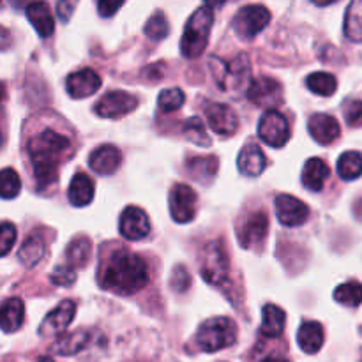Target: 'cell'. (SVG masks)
I'll return each instance as SVG.
<instances>
[{
	"label": "cell",
	"mask_w": 362,
	"mask_h": 362,
	"mask_svg": "<svg viewBox=\"0 0 362 362\" xmlns=\"http://www.w3.org/2000/svg\"><path fill=\"white\" fill-rule=\"evenodd\" d=\"M69 148V138L53 129H45L28 141V154L39 191L55 182L60 161L66 158Z\"/></svg>",
	"instance_id": "cell-1"
},
{
	"label": "cell",
	"mask_w": 362,
	"mask_h": 362,
	"mask_svg": "<svg viewBox=\"0 0 362 362\" xmlns=\"http://www.w3.org/2000/svg\"><path fill=\"white\" fill-rule=\"evenodd\" d=\"M148 281V271L145 262L131 251H117L110 257L108 265L103 272V286L119 293H136Z\"/></svg>",
	"instance_id": "cell-2"
},
{
	"label": "cell",
	"mask_w": 362,
	"mask_h": 362,
	"mask_svg": "<svg viewBox=\"0 0 362 362\" xmlns=\"http://www.w3.org/2000/svg\"><path fill=\"white\" fill-rule=\"evenodd\" d=\"M212 23H214V11L209 4L198 7L187 20L184 35L180 39V52L187 59H197L205 52L211 35Z\"/></svg>",
	"instance_id": "cell-3"
},
{
	"label": "cell",
	"mask_w": 362,
	"mask_h": 362,
	"mask_svg": "<svg viewBox=\"0 0 362 362\" xmlns=\"http://www.w3.org/2000/svg\"><path fill=\"white\" fill-rule=\"evenodd\" d=\"M237 339V325L228 317H216L204 322L197 332V345L204 352H218V350L232 346Z\"/></svg>",
	"instance_id": "cell-4"
},
{
	"label": "cell",
	"mask_w": 362,
	"mask_h": 362,
	"mask_svg": "<svg viewBox=\"0 0 362 362\" xmlns=\"http://www.w3.org/2000/svg\"><path fill=\"white\" fill-rule=\"evenodd\" d=\"M212 76L221 90L228 88H243L251 76V66L246 53H240L232 62H223L219 59L211 60Z\"/></svg>",
	"instance_id": "cell-5"
},
{
	"label": "cell",
	"mask_w": 362,
	"mask_h": 362,
	"mask_svg": "<svg viewBox=\"0 0 362 362\" xmlns=\"http://www.w3.org/2000/svg\"><path fill=\"white\" fill-rule=\"evenodd\" d=\"M230 260L219 240H212L202 251V276L209 285H223L228 281Z\"/></svg>",
	"instance_id": "cell-6"
},
{
	"label": "cell",
	"mask_w": 362,
	"mask_h": 362,
	"mask_svg": "<svg viewBox=\"0 0 362 362\" xmlns=\"http://www.w3.org/2000/svg\"><path fill=\"white\" fill-rule=\"evenodd\" d=\"M269 21H271V13H269L267 7L250 4V6H244L237 11L232 25L239 37L253 39L267 27Z\"/></svg>",
	"instance_id": "cell-7"
},
{
	"label": "cell",
	"mask_w": 362,
	"mask_h": 362,
	"mask_svg": "<svg viewBox=\"0 0 362 362\" xmlns=\"http://www.w3.org/2000/svg\"><path fill=\"white\" fill-rule=\"evenodd\" d=\"M258 136L271 147H283L290 140L288 120L276 110H267L258 122Z\"/></svg>",
	"instance_id": "cell-8"
},
{
	"label": "cell",
	"mask_w": 362,
	"mask_h": 362,
	"mask_svg": "<svg viewBox=\"0 0 362 362\" xmlns=\"http://www.w3.org/2000/svg\"><path fill=\"white\" fill-rule=\"evenodd\" d=\"M197 202L198 197L193 187L187 184H175L170 191V212L173 221L182 225L193 221L197 216Z\"/></svg>",
	"instance_id": "cell-9"
},
{
	"label": "cell",
	"mask_w": 362,
	"mask_h": 362,
	"mask_svg": "<svg viewBox=\"0 0 362 362\" xmlns=\"http://www.w3.org/2000/svg\"><path fill=\"white\" fill-rule=\"evenodd\" d=\"M138 98L124 90H113L103 95L95 105V113L103 119H120L138 108Z\"/></svg>",
	"instance_id": "cell-10"
},
{
	"label": "cell",
	"mask_w": 362,
	"mask_h": 362,
	"mask_svg": "<svg viewBox=\"0 0 362 362\" xmlns=\"http://www.w3.org/2000/svg\"><path fill=\"white\" fill-rule=\"evenodd\" d=\"M247 98L253 105L262 106V108H272V106L281 105L283 88L274 78L260 76L251 81L250 88H247Z\"/></svg>",
	"instance_id": "cell-11"
},
{
	"label": "cell",
	"mask_w": 362,
	"mask_h": 362,
	"mask_svg": "<svg viewBox=\"0 0 362 362\" xmlns=\"http://www.w3.org/2000/svg\"><path fill=\"white\" fill-rule=\"evenodd\" d=\"M276 216L281 225L293 228V226H300L303 223H306V219L310 218V209L304 202L292 194H279L276 198Z\"/></svg>",
	"instance_id": "cell-12"
},
{
	"label": "cell",
	"mask_w": 362,
	"mask_h": 362,
	"mask_svg": "<svg viewBox=\"0 0 362 362\" xmlns=\"http://www.w3.org/2000/svg\"><path fill=\"white\" fill-rule=\"evenodd\" d=\"M119 230L127 240H141L151 233V221L140 207L131 205L120 216Z\"/></svg>",
	"instance_id": "cell-13"
},
{
	"label": "cell",
	"mask_w": 362,
	"mask_h": 362,
	"mask_svg": "<svg viewBox=\"0 0 362 362\" xmlns=\"http://www.w3.org/2000/svg\"><path fill=\"white\" fill-rule=\"evenodd\" d=\"M74 315H76V304L73 300H62L55 310L46 315L39 327V334L46 336V338L60 334L69 327L71 322L74 320Z\"/></svg>",
	"instance_id": "cell-14"
},
{
	"label": "cell",
	"mask_w": 362,
	"mask_h": 362,
	"mask_svg": "<svg viewBox=\"0 0 362 362\" xmlns=\"http://www.w3.org/2000/svg\"><path fill=\"white\" fill-rule=\"evenodd\" d=\"M205 117L212 131L221 136H232L239 127V119L230 106L221 103H211L205 106Z\"/></svg>",
	"instance_id": "cell-15"
},
{
	"label": "cell",
	"mask_w": 362,
	"mask_h": 362,
	"mask_svg": "<svg viewBox=\"0 0 362 362\" xmlns=\"http://www.w3.org/2000/svg\"><path fill=\"white\" fill-rule=\"evenodd\" d=\"M269 232V218L264 212H253L239 228V244L246 250L260 246Z\"/></svg>",
	"instance_id": "cell-16"
},
{
	"label": "cell",
	"mask_w": 362,
	"mask_h": 362,
	"mask_svg": "<svg viewBox=\"0 0 362 362\" xmlns=\"http://www.w3.org/2000/svg\"><path fill=\"white\" fill-rule=\"evenodd\" d=\"M99 87H101V76L94 69H88V67L69 74L66 80L67 94L73 99L88 98V95L95 94Z\"/></svg>",
	"instance_id": "cell-17"
},
{
	"label": "cell",
	"mask_w": 362,
	"mask_h": 362,
	"mask_svg": "<svg viewBox=\"0 0 362 362\" xmlns=\"http://www.w3.org/2000/svg\"><path fill=\"white\" fill-rule=\"evenodd\" d=\"M308 129H310L313 140L318 141L320 145L332 144L341 133L338 120L332 115H327V113H315L310 122H308Z\"/></svg>",
	"instance_id": "cell-18"
},
{
	"label": "cell",
	"mask_w": 362,
	"mask_h": 362,
	"mask_svg": "<svg viewBox=\"0 0 362 362\" xmlns=\"http://www.w3.org/2000/svg\"><path fill=\"white\" fill-rule=\"evenodd\" d=\"M122 163V154L113 145H101L88 158V166L99 175H112Z\"/></svg>",
	"instance_id": "cell-19"
},
{
	"label": "cell",
	"mask_w": 362,
	"mask_h": 362,
	"mask_svg": "<svg viewBox=\"0 0 362 362\" xmlns=\"http://www.w3.org/2000/svg\"><path fill=\"white\" fill-rule=\"evenodd\" d=\"M237 166H239L240 173H244L246 177H258L267 166V159L257 144H247L239 152Z\"/></svg>",
	"instance_id": "cell-20"
},
{
	"label": "cell",
	"mask_w": 362,
	"mask_h": 362,
	"mask_svg": "<svg viewBox=\"0 0 362 362\" xmlns=\"http://www.w3.org/2000/svg\"><path fill=\"white\" fill-rule=\"evenodd\" d=\"M27 18L41 37H49L55 28V20L46 2H32L27 6Z\"/></svg>",
	"instance_id": "cell-21"
},
{
	"label": "cell",
	"mask_w": 362,
	"mask_h": 362,
	"mask_svg": "<svg viewBox=\"0 0 362 362\" xmlns=\"http://www.w3.org/2000/svg\"><path fill=\"white\" fill-rule=\"evenodd\" d=\"M67 198L74 207H85L94 198V182L87 173H76L71 179L69 191H67Z\"/></svg>",
	"instance_id": "cell-22"
},
{
	"label": "cell",
	"mask_w": 362,
	"mask_h": 362,
	"mask_svg": "<svg viewBox=\"0 0 362 362\" xmlns=\"http://www.w3.org/2000/svg\"><path fill=\"white\" fill-rule=\"evenodd\" d=\"M186 170L194 180L202 184H209L218 173V158L214 156H198L186 161Z\"/></svg>",
	"instance_id": "cell-23"
},
{
	"label": "cell",
	"mask_w": 362,
	"mask_h": 362,
	"mask_svg": "<svg viewBox=\"0 0 362 362\" xmlns=\"http://www.w3.org/2000/svg\"><path fill=\"white\" fill-rule=\"evenodd\" d=\"M285 322L286 315L281 308L276 306V304L264 306L260 327L262 336H265V338H278V336H281L283 331H285Z\"/></svg>",
	"instance_id": "cell-24"
},
{
	"label": "cell",
	"mask_w": 362,
	"mask_h": 362,
	"mask_svg": "<svg viewBox=\"0 0 362 362\" xmlns=\"http://www.w3.org/2000/svg\"><path fill=\"white\" fill-rule=\"evenodd\" d=\"M297 343L306 354H317L324 346V327L318 322H306L297 332Z\"/></svg>",
	"instance_id": "cell-25"
},
{
	"label": "cell",
	"mask_w": 362,
	"mask_h": 362,
	"mask_svg": "<svg viewBox=\"0 0 362 362\" xmlns=\"http://www.w3.org/2000/svg\"><path fill=\"white\" fill-rule=\"evenodd\" d=\"M329 177V166L324 159L311 158L303 168V184L310 191H320Z\"/></svg>",
	"instance_id": "cell-26"
},
{
	"label": "cell",
	"mask_w": 362,
	"mask_h": 362,
	"mask_svg": "<svg viewBox=\"0 0 362 362\" xmlns=\"http://www.w3.org/2000/svg\"><path fill=\"white\" fill-rule=\"evenodd\" d=\"M45 251H46V244L45 239H42L39 233H32L30 237H27L23 243V246L20 247L18 251V258H20L21 264L25 267H34L35 264L41 262V258L45 257Z\"/></svg>",
	"instance_id": "cell-27"
},
{
	"label": "cell",
	"mask_w": 362,
	"mask_h": 362,
	"mask_svg": "<svg viewBox=\"0 0 362 362\" xmlns=\"http://www.w3.org/2000/svg\"><path fill=\"white\" fill-rule=\"evenodd\" d=\"M25 318L23 300L18 297H11L2 304V329L6 332H14L20 329Z\"/></svg>",
	"instance_id": "cell-28"
},
{
	"label": "cell",
	"mask_w": 362,
	"mask_h": 362,
	"mask_svg": "<svg viewBox=\"0 0 362 362\" xmlns=\"http://www.w3.org/2000/svg\"><path fill=\"white\" fill-rule=\"evenodd\" d=\"M88 341V334L85 331H74L71 334L62 336L55 341V345L52 346L53 352H57L59 356H74V354L80 352Z\"/></svg>",
	"instance_id": "cell-29"
},
{
	"label": "cell",
	"mask_w": 362,
	"mask_h": 362,
	"mask_svg": "<svg viewBox=\"0 0 362 362\" xmlns=\"http://www.w3.org/2000/svg\"><path fill=\"white\" fill-rule=\"evenodd\" d=\"M345 35L352 42H362V0H354L346 9Z\"/></svg>",
	"instance_id": "cell-30"
},
{
	"label": "cell",
	"mask_w": 362,
	"mask_h": 362,
	"mask_svg": "<svg viewBox=\"0 0 362 362\" xmlns=\"http://www.w3.org/2000/svg\"><path fill=\"white\" fill-rule=\"evenodd\" d=\"M338 173L343 180H356L362 175V154L356 151L343 152L338 159Z\"/></svg>",
	"instance_id": "cell-31"
},
{
	"label": "cell",
	"mask_w": 362,
	"mask_h": 362,
	"mask_svg": "<svg viewBox=\"0 0 362 362\" xmlns=\"http://www.w3.org/2000/svg\"><path fill=\"white\" fill-rule=\"evenodd\" d=\"M90 240L87 237H80V239L73 240V243L67 246L66 251V258L69 262V265L73 269H80L83 265H87L88 258H90Z\"/></svg>",
	"instance_id": "cell-32"
},
{
	"label": "cell",
	"mask_w": 362,
	"mask_h": 362,
	"mask_svg": "<svg viewBox=\"0 0 362 362\" xmlns=\"http://www.w3.org/2000/svg\"><path fill=\"white\" fill-rule=\"evenodd\" d=\"M306 85L313 94L324 95V98H329L336 92L338 88V81L332 74L329 73H313L306 78Z\"/></svg>",
	"instance_id": "cell-33"
},
{
	"label": "cell",
	"mask_w": 362,
	"mask_h": 362,
	"mask_svg": "<svg viewBox=\"0 0 362 362\" xmlns=\"http://www.w3.org/2000/svg\"><path fill=\"white\" fill-rule=\"evenodd\" d=\"M334 299L339 304L349 308H356L362 303V285L357 281H349L339 285L334 290Z\"/></svg>",
	"instance_id": "cell-34"
},
{
	"label": "cell",
	"mask_w": 362,
	"mask_h": 362,
	"mask_svg": "<svg viewBox=\"0 0 362 362\" xmlns=\"http://www.w3.org/2000/svg\"><path fill=\"white\" fill-rule=\"evenodd\" d=\"M184 136L193 144L200 145V147H209L211 145V136H209L207 129H205L204 122L198 117H191L184 124Z\"/></svg>",
	"instance_id": "cell-35"
},
{
	"label": "cell",
	"mask_w": 362,
	"mask_h": 362,
	"mask_svg": "<svg viewBox=\"0 0 362 362\" xmlns=\"http://www.w3.org/2000/svg\"><path fill=\"white\" fill-rule=\"evenodd\" d=\"M21 180L13 168H4L0 175V194L4 200H13L20 194Z\"/></svg>",
	"instance_id": "cell-36"
},
{
	"label": "cell",
	"mask_w": 362,
	"mask_h": 362,
	"mask_svg": "<svg viewBox=\"0 0 362 362\" xmlns=\"http://www.w3.org/2000/svg\"><path fill=\"white\" fill-rule=\"evenodd\" d=\"M170 27H168V21H166V16L163 14V11H156L148 21L145 23V34H147L148 39L152 41H161L168 35Z\"/></svg>",
	"instance_id": "cell-37"
},
{
	"label": "cell",
	"mask_w": 362,
	"mask_h": 362,
	"mask_svg": "<svg viewBox=\"0 0 362 362\" xmlns=\"http://www.w3.org/2000/svg\"><path fill=\"white\" fill-rule=\"evenodd\" d=\"M184 101H186V95H184V92L180 88H166L158 98L159 110L168 113L179 110L184 105Z\"/></svg>",
	"instance_id": "cell-38"
},
{
	"label": "cell",
	"mask_w": 362,
	"mask_h": 362,
	"mask_svg": "<svg viewBox=\"0 0 362 362\" xmlns=\"http://www.w3.org/2000/svg\"><path fill=\"white\" fill-rule=\"evenodd\" d=\"M343 113H345V120L349 126H362V101L359 99H350L349 103H345Z\"/></svg>",
	"instance_id": "cell-39"
},
{
	"label": "cell",
	"mask_w": 362,
	"mask_h": 362,
	"mask_svg": "<svg viewBox=\"0 0 362 362\" xmlns=\"http://www.w3.org/2000/svg\"><path fill=\"white\" fill-rule=\"evenodd\" d=\"M76 279V272L71 265H59L52 274V283L59 286H71Z\"/></svg>",
	"instance_id": "cell-40"
},
{
	"label": "cell",
	"mask_w": 362,
	"mask_h": 362,
	"mask_svg": "<svg viewBox=\"0 0 362 362\" xmlns=\"http://www.w3.org/2000/svg\"><path fill=\"white\" fill-rule=\"evenodd\" d=\"M0 255L2 257H6L7 253H9V250L13 247L14 240H16V228H14L13 225H11L9 221H4L2 223V232H0Z\"/></svg>",
	"instance_id": "cell-41"
},
{
	"label": "cell",
	"mask_w": 362,
	"mask_h": 362,
	"mask_svg": "<svg viewBox=\"0 0 362 362\" xmlns=\"http://www.w3.org/2000/svg\"><path fill=\"white\" fill-rule=\"evenodd\" d=\"M170 283H172V286L175 292H184V290L189 288L191 278H189V272L186 271V267H182V265H177V267L173 269V274H172V278H170Z\"/></svg>",
	"instance_id": "cell-42"
},
{
	"label": "cell",
	"mask_w": 362,
	"mask_h": 362,
	"mask_svg": "<svg viewBox=\"0 0 362 362\" xmlns=\"http://www.w3.org/2000/svg\"><path fill=\"white\" fill-rule=\"evenodd\" d=\"M122 6H124L122 2L113 4V2H106V0H103V2L98 4V11L103 18H110V16H113V14H115Z\"/></svg>",
	"instance_id": "cell-43"
},
{
	"label": "cell",
	"mask_w": 362,
	"mask_h": 362,
	"mask_svg": "<svg viewBox=\"0 0 362 362\" xmlns=\"http://www.w3.org/2000/svg\"><path fill=\"white\" fill-rule=\"evenodd\" d=\"M74 6H76L74 2H59V4H57V14H59L60 20H62V21L69 20V16H71V13H73Z\"/></svg>",
	"instance_id": "cell-44"
},
{
	"label": "cell",
	"mask_w": 362,
	"mask_h": 362,
	"mask_svg": "<svg viewBox=\"0 0 362 362\" xmlns=\"http://www.w3.org/2000/svg\"><path fill=\"white\" fill-rule=\"evenodd\" d=\"M262 362H290V361L281 359V357H267V359H264Z\"/></svg>",
	"instance_id": "cell-45"
},
{
	"label": "cell",
	"mask_w": 362,
	"mask_h": 362,
	"mask_svg": "<svg viewBox=\"0 0 362 362\" xmlns=\"http://www.w3.org/2000/svg\"><path fill=\"white\" fill-rule=\"evenodd\" d=\"M39 362H53V361L52 359H41Z\"/></svg>",
	"instance_id": "cell-46"
}]
</instances>
